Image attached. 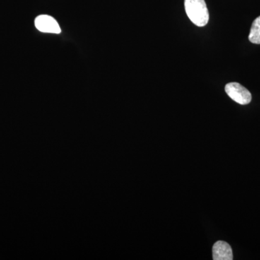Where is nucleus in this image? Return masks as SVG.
<instances>
[{
    "mask_svg": "<svg viewBox=\"0 0 260 260\" xmlns=\"http://www.w3.org/2000/svg\"><path fill=\"white\" fill-rule=\"evenodd\" d=\"M186 15L197 26L203 27L209 21V12L205 0H184Z\"/></svg>",
    "mask_w": 260,
    "mask_h": 260,
    "instance_id": "obj_1",
    "label": "nucleus"
},
{
    "mask_svg": "<svg viewBox=\"0 0 260 260\" xmlns=\"http://www.w3.org/2000/svg\"><path fill=\"white\" fill-rule=\"evenodd\" d=\"M225 90L231 99L234 102L246 105L251 101V94L249 90L241 84L238 83H229L225 87Z\"/></svg>",
    "mask_w": 260,
    "mask_h": 260,
    "instance_id": "obj_2",
    "label": "nucleus"
},
{
    "mask_svg": "<svg viewBox=\"0 0 260 260\" xmlns=\"http://www.w3.org/2000/svg\"><path fill=\"white\" fill-rule=\"evenodd\" d=\"M35 25L41 32L49 34H60L61 28L56 20L49 15H42L35 20Z\"/></svg>",
    "mask_w": 260,
    "mask_h": 260,
    "instance_id": "obj_3",
    "label": "nucleus"
},
{
    "mask_svg": "<svg viewBox=\"0 0 260 260\" xmlns=\"http://www.w3.org/2000/svg\"><path fill=\"white\" fill-rule=\"evenodd\" d=\"M213 259L214 260H232L233 251L231 246L227 242L218 241L213 246Z\"/></svg>",
    "mask_w": 260,
    "mask_h": 260,
    "instance_id": "obj_4",
    "label": "nucleus"
},
{
    "mask_svg": "<svg viewBox=\"0 0 260 260\" xmlns=\"http://www.w3.org/2000/svg\"><path fill=\"white\" fill-rule=\"evenodd\" d=\"M249 39L252 44H260V16L253 22Z\"/></svg>",
    "mask_w": 260,
    "mask_h": 260,
    "instance_id": "obj_5",
    "label": "nucleus"
}]
</instances>
